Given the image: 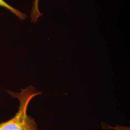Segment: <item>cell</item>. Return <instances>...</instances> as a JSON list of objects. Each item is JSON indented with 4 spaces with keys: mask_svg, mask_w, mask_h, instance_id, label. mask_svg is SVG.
Returning <instances> with one entry per match:
<instances>
[{
    "mask_svg": "<svg viewBox=\"0 0 130 130\" xmlns=\"http://www.w3.org/2000/svg\"><path fill=\"white\" fill-rule=\"evenodd\" d=\"M39 0H33L32 8L30 14L32 23H36L38 19L42 16L39 9Z\"/></svg>",
    "mask_w": 130,
    "mask_h": 130,
    "instance_id": "3957f363",
    "label": "cell"
},
{
    "mask_svg": "<svg viewBox=\"0 0 130 130\" xmlns=\"http://www.w3.org/2000/svg\"><path fill=\"white\" fill-rule=\"evenodd\" d=\"M7 92L12 97L18 99L19 106L18 111L12 119L0 123V130H38L37 123L28 115L27 110L33 98L42 93L37 91L32 85L21 89L20 93L9 91Z\"/></svg>",
    "mask_w": 130,
    "mask_h": 130,
    "instance_id": "6da1fadb",
    "label": "cell"
},
{
    "mask_svg": "<svg viewBox=\"0 0 130 130\" xmlns=\"http://www.w3.org/2000/svg\"><path fill=\"white\" fill-rule=\"evenodd\" d=\"M0 6L4 7L7 9L9 10L10 12L14 14L17 17L21 20H23L26 19L27 15L26 14L21 12L18 10L14 8L6 3L4 0H0Z\"/></svg>",
    "mask_w": 130,
    "mask_h": 130,
    "instance_id": "7a4b0ae2",
    "label": "cell"
}]
</instances>
